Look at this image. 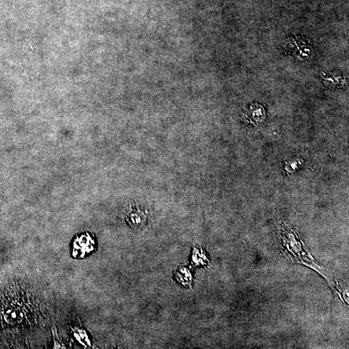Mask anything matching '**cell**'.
<instances>
[{
    "label": "cell",
    "instance_id": "cell-1",
    "mask_svg": "<svg viewBox=\"0 0 349 349\" xmlns=\"http://www.w3.org/2000/svg\"><path fill=\"white\" fill-rule=\"evenodd\" d=\"M95 241L89 233L80 234L73 242V255L76 258H83L93 251Z\"/></svg>",
    "mask_w": 349,
    "mask_h": 349
}]
</instances>
